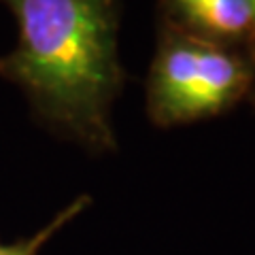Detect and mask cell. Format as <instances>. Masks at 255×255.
Returning a JSON list of instances; mask_svg holds the SVG:
<instances>
[{"mask_svg": "<svg viewBox=\"0 0 255 255\" xmlns=\"http://www.w3.org/2000/svg\"><path fill=\"white\" fill-rule=\"evenodd\" d=\"M255 51L202 41L162 23L147 79V111L172 128L217 117L253 94Z\"/></svg>", "mask_w": 255, "mask_h": 255, "instance_id": "cell-2", "label": "cell"}, {"mask_svg": "<svg viewBox=\"0 0 255 255\" xmlns=\"http://www.w3.org/2000/svg\"><path fill=\"white\" fill-rule=\"evenodd\" d=\"M17 45L0 75L53 130L94 151L115 149L111 111L124 85L115 0H2Z\"/></svg>", "mask_w": 255, "mask_h": 255, "instance_id": "cell-1", "label": "cell"}, {"mask_svg": "<svg viewBox=\"0 0 255 255\" xmlns=\"http://www.w3.org/2000/svg\"><path fill=\"white\" fill-rule=\"evenodd\" d=\"M162 15L185 34L255 51V0H162Z\"/></svg>", "mask_w": 255, "mask_h": 255, "instance_id": "cell-3", "label": "cell"}, {"mask_svg": "<svg viewBox=\"0 0 255 255\" xmlns=\"http://www.w3.org/2000/svg\"><path fill=\"white\" fill-rule=\"evenodd\" d=\"M87 206H90V196H79L77 200H73L68 206H64L47 226L36 230L32 236L23 238V241H15V243H0V255H41L43 247L49 243L60 230L66 228L70 221L77 219Z\"/></svg>", "mask_w": 255, "mask_h": 255, "instance_id": "cell-4", "label": "cell"}, {"mask_svg": "<svg viewBox=\"0 0 255 255\" xmlns=\"http://www.w3.org/2000/svg\"><path fill=\"white\" fill-rule=\"evenodd\" d=\"M253 102H255V92H253Z\"/></svg>", "mask_w": 255, "mask_h": 255, "instance_id": "cell-5", "label": "cell"}]
</instances>
